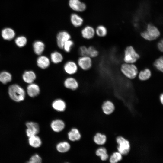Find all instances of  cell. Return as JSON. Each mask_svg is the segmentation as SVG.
Listing matches in <instances>:
<instances>
[{
	"label": "cell",
	"mask_w": 163,
	"mask_h": 163,
	"mask_svg": "<svg viewBox=\"0 0 163 163\" xmlns=\"http://www.w3.org/2000/svg\"><path fill=\"white\" fill-rule=\"evenodd\" d=\"M42 159L40 156L37 154H35L30 158L29 163H41Z\"/></svg>",
	"instance_id": "cell-36"
},
{
	"label": "cell",
	"mask_w": 163,
	"mask_h": 163,
	"mask_svg": "<svg viewBox=\"0 0 163 163\" xmlns=\"http://www.w3.org/2000/svg\"><path fill=\"white\" fill-rule=\"evenodd\" d=\"M50 126L53 131L56 132H59L64 129L65 124L62 120L57 119L53 120L51 123Z\"/></svg>",
	"instance_id": "cell-14"
},
{
	"label": "cell",
	"mask_w": 163,
	"mask_h": 163,
	"mask_svg": "<svg viewBox=\"0 0 163 163\" xmlns=\"http://www.w3.org/2000/svg\"><path fill=\"white\" fill-rule=\"evenodd\" d=\"M63 69L65 72L70 75L75 73L78 70V66L77 64L72 61L66 62L64 65Z\"/></svg>",
	"instance_id": "cell-10"
},
{
	"label": "cell",
	"mask_w": 163,
	"mask_h": 163,
	"mask_svg": "<svg viewBox=\"0 0 163 163\" xmlns=\"http://www.w3.org/2000/svg\"><path fill=\"white\" fill-rule=\"evenodd\" d=\"M71 21L72 24L75 27L81 26L83 21L81 17L75 14H73L71 15Z\"/></svg>",
	"instance_id": "cell-28"
},
{
	"label": "cell",
	"mask_w": 163,
	"mask_h": 163,
	"mask_svg": "<svg viewBox=\"0 0 163 163\" xmlns=\"http://www.w3.org/2000/svg\"><path fill=\"white\" fill-rule=\"evenodd\" d=\"M50 58L51 61L55 64L61 63L63 59L62 54L57 51L52 52L50 54Z\"/></svg>",
	"instance_id": "cell-22"
},
{
	"label": "cell",
	"mask_w": 163,
	"mask_h": 163,
	"mask_svg": "<svg viewBox=\"0 0 163 163\" xmlns=\"http://www.w3.org/2000/svg\"><path fill=\"white\" fill-rule=\"evenodd\" d=\"M122 73L130 79L134 78L138 74V69L133 64L125 63L122 64L120 67Z\"/></svg>",
	"instance_id": "cell-3"
},
{
	"label": "cell",
	"mask_w": 163,
	"mask_h": 163,
	"mask_svg": "<svg viewBox=\"0 0 163 163\" xmlns=\"http://www.w3.org/2000/svg\"><path fill=\"white\" fill-rule=\"evenodd\" d=\"M37 64L40 68L45 69L47 68L50 65V60L46 56L40 55L37 60Z\"/></svg>",
	"instance_id": "cell-13"
},
{
	"label": "cell",
	"mask_w": 163,
	"mask_h": 163,
	"mask_svg": "<svg viewBox=\"0 0 163 163\" xmlns=\"http://www.w3.org/2000/svg\"><path fill=\"white\" fill-rule=\"evenodd\" d=\"M96 33L97 36L100 37H104L106 36L107 33V30L104 26L99 25L98 26L96 30Z\"/></svg>",
	"instance_id": "cell-33"
},
{
	"label": "cell",
	"mask_w": 163,
	"mask_h": 163,
	"mask_svg": "<svg viewBox=\"0 0 163 163\" xmlns=\"http://www.w3.org/2000/svg\"><path fill=\"white\" fill-rule=\"evenodd\" d=\"M22 78L25 82L30 84L33 83L36 78V75L32 71H27L23 73Z\"/></svg>",
	"instance_id": "cell-19"
},
{
	"label": "cell",
	"mask_w": 163,
	"mask_h": 163,
	"mask_svg": "<svg viewBox=\"0 0 163 163\" xmlns=\"http://www.w3.org/2000/svg\"><path fill=\"white\" fill-rule=\"evenodd\" d=\"M103 112L106 115L111 114L115 110V106L113 103L109 100L105 101L102 105Z\"/></svg>",
	"instance_id": "cell-15"
},
{
	"label": "cell",
	"mask_w": 163,
	"mask_h": 163,
	"mask_svg": "<svg viewBox=\"0 0 163 163\" xmlns=\"http://www.w3.org/2000/svg\"><path fill=\"white\" fill-rule=\"evenodd\" d=\"M82 37L87 39H90L93 38L94 36L95 31L92 27L87 26L84 27L82 31Z\"/></svg>",
	"instance_id": "cell-20"
},
{
	"label": "cell",
	"mask_w": 163,
	"mask_h": 163,
	"mask_svg": "<svg viewBox=\"0 0 163 163\" xmlns=\"http://www.w3.org/2000/svg\"><path fill=\"white\" fill-rule=\"evenodd\" d=\"M68 138L72 141L79 140L81 138V134L78 129L73 128L68 133Z\"/></svg>",
	"instance_id": "cell-21"
},
{
	"label": "cell",
	"mask_w": 163,
	"mask_h": 163,
	"mask_svg": "<svg viewBox=\"0 0 163 163\" xmlns=\"http://www.w3.org/2000/svg\"><path fill=\"white\" fill-rule=\"evenodd\" d=\"M33 46L34 53L38 56L41 55L45 50V44L40 40L35 41L33 44Z\"/></svg>",
	"instance_id": "cell-18"
},
{
	"label": "cell",
	"mask_w": 163,
	"mask_h": 163,
	"mask_svg": "<svg viewBox=\"0 0 163 163\" xmlns=\"http://www.w3.org/2000/svg\"><path fill=\"white\" fill-rule=\"evenodd\" d=\"M52 106L54 109L58 112L64 111L66 107L65 102L60 99H58L53 101Z\"/></svg>",
	"instance_id": "cell-16"
},
{
	"label": "cell",
	"mask_w": 163,
	"mask_h": 163,
	"mask_svg": "<svg viewBox=\"0 0 163 163\" xmlns=\"http://www.w3.org/2000/svg\"><path fill=\"white\" fill-rule=\"evenodd\" d=\"M139 58V55L132 46H128L125 49L123 60L125 63L133 64Z\"/></svg>",
	"instance_id": "cell-4"
},
{
	"label": "cell",
	"mask_w": 163,
	"mask_h": 163,
	"mask_svg": "<svg viewBox=\"0 0 163 163\" xmlns=\"http://www.w3.org/2000/svg\"><path fill=\"white\" fill-rule=\"evenodd\" d=\"M122 155L118 152H113L110 156L109 161L110 163H116L122 158Z\"/></svg>",
	"instance_id": "cell-31"
},
{
	"label": "cell",
	"mask_w": 163,
	"mask_h": 163,
	"mask_svg": "<svg viewBox=\"0 0 163 163\" xmlns=\"http://www.w3.org/2000/svg\"><path fill=\"white\" fill-rule=\"evenodd\" d=\"M27 129L26 133L28 137L37 135L39 132V126L37 123L33 122H27L26 123Z\"/></svg>",
	"instance_id": "cell-7"
},
{
	"label": "cell",
	"mask_w": 163,
	"mask_h": 163,
	"mask_svg": "<svg viewBox=\"0 0 163 163\" xmlns=\"http://www.w3.org/2000/svg\"><path fill=\"white\" fill-rule=\"evenodd\" d=\"M160 35V32L158 29L151 24H148L146 30L141 33V35L143 38L149 41L156 40Z\"/></svg>",
	"instance_id": "cell-2"
},
{
	"label": "cell",
	"mask_w": 163,
	"mask_h": 163,
	"mask_svg": "<svg viewBox=\"0 0 163 163\" xmlns=\"http://www.w3.org/2000/svg\"><path fill=\"white\" fill-rule=\"evenodd\" d=\"M98 51L93 46H90L87 47V56L91 58H94L98 55Z\"/></svg>",
	"instance_id": "cell-34"
},
{
	"label": "cell",
	"mask_w": 163,
	"mask_h": 163,
	"mask_svg": "<svg viewBox=\"0 0 163 163\" xmlns=\"http://www.w3.org/2000/svg\"><path fill=\"white\" fill-rule=\"evenodd\" d=\"M12 76L10 73L6 71L2 72L0 73V81L4 84H6L11 82Z\"/></svg>",
	"instance_id": "cell-29"
},
{
	"label": "cell",
	"mask_w": 163,
	"mask_h": 163,
	"mask_svg": "<svg viewBox=\"0 0 163 163\" xmlns=\"http://www.w3.org/2000/svg\"><path fill=\"white\" fill-rule=\"evenodd\" d=\"M157 47L159 51L163 52V39H161L158 43Z\"/></svg>",
	"instance_id": "cell-38"
},
{
	"label": "cell",
	"mask_w": 163,
	"mask_h": 163,
	"mask_svg": "<svg viewBox=\"0 0 163 163\" xmlns=\"http://www.w3.org/2000/svg\"><path fill=\"white\" fill-rule=\"evenodd\" d=\"M74 42L70 39L66 41L64 44L63 49L67 53H69L71 51L73 46Z\"/></svg>",
	"instance_id": "cell-35"
},
{
	"label": "cell",
	"mask_w": 163,
	"mask_h": 163,
	"mask_svg": "<svg viewBox=\"0 0 163 163\" xmlns=\"http://www.w3.org/2000/svg\"><path fill=\"white\" fill-rule=\"evenodd\" d=\"M27 39L24 36H20L17 37L15 40L16 45L19 47L24 46L27 43Z\"/></svg>",
	"instance_id": "cell-32"
},
{
	"label": "cell",
	"mask_w": 163,
	"mask_h": 163,
	"mask_svg": "<svg viewBox=\"0 0 163 163\" xmlns=\"http://www.w3.org/2000/svg\"><path fill=\"white\" fill-rule=\"evenodd\" d=\"M91 58L88 56H81L78 60V66L84 70L90 69L92 66Z\"/></svg>",
	"instance_id": "cell-6"
},
{
	"label": "cell",
	"mask_w": 163,
	"mask_h": 163,
	"mask_svg": "<svg viewBox=\"0 0 163 163\" xmlns=\"http://www.w3.org/2000/svg\"><path fill=\"white\" fill-rule=\"evenodd\" d=\"M70 148V145L67 142L63 141L59 142L56 145L57 151L62 153L66 152L69 151Z\"/></svg>",
	"instance_id": "cell-25"
},
{
	"label": "cell",
	"mask_w": 163,
	"mask_h": 163,
	"mask_svg": "<svg viewBox=\"0 0 163 163\" xmlns=\"http://www.w3.org/2000/svg\"><path fill=\"white\" fill-rule=\"evenodd\" d=\"M70 34L66 31H62L59 32L56 36V42L58 46L60 49H62L65 43L70 39Z\"/></svg>",
	"instance_id": "cell-8"
},
{
	"label": "cell",
	"mask_w": 163,
	"mask_h": 163,
	"mask_svg": "<svg viewBox=\"0 0 163 163\" xmlns=\"http://www.w3.org/2000/svg\"><path fill=\"white\" fill-rule=\"evenodd\" d=\"M153 65L156 69L163 73V56L156 59L153 63Z\"/></svg>",
	"instance_id": "cell-30"
},
{
	"label": "cell",
	"mask_w": 163,
	"mask_h": 163,
	"mask_svg": "<svg viewBox=\"0 0 163 163\" xmlns=\"http://www.w3.org/2000/svg\"><path fill=\"white\" fill-rule=\"evenodd\" d=\"M64 85L67 89L72 90H75L78 88L79 84L75 78L69 77L65 79L64 82Z\"/></svg>",
	"instance_id": "cell-11"
},
{
	"label": "cell",
	"mask_w": 163,
	"mask_h": 163,
	"mask_svg": "<svg viewBox=\"0 0 163 163\" xmlns=\"http://www.w3.org/2000/svg\"><path fill=\"white\" fill-rule=\"evenodd\" d=\"M27 94L30 97H34L39 94L40 88L38 85L32 83L30 84L27 86Z\"/></svg>",
	"instance_id": "cell-12"
},
{
	"label": "cell",
	"mask_w": 163,
	"mask_h": 163,
	"mask_svg": "<svg viewBox=\"0 0 163 163\" xmlns=\"http://www.w3.org/2000/svg\"><path fill=\"white\" fill-rule=\"evenodd\" d=\"M95 154L97 156L99 157L102 161H106L108 158L109 155L107 150L103 147L97 149L95 152Z\"/></svg>",
	"instance_id": "cell-27"
},
{
	"label": "cell",
	"mask_w": 163,
	"mask_h": 163,
	"mask_svg": "<svg viewBox=\"0 0 163 163\" xmlns=\"http://www.w3.org/2000/svg\"><path fill=\"white\" fill-rule=\"evenodd\" d=\"M29 138V143L31 146L35 148H38L41 146L42 141L39 137L35 135Z\"/></svg>",
	"instance_id": "cell-23"
},
{
	"label": "cell",
	"mask_w": 163,
	"mask_h": 163,
	"mask_svg": "<svg viewBox=\"0 0 163 163\" xmlns=\"http://www.w3.org/2000/svg\"><path fill=\"white\" fill-rule=\"evenodd\" d=\"M159 99L161 103L163 105V93L160 95Z\"/></svg>",
	"instance_id": "cell-39"
},
{
	"label": "cell",
	"mask_w": 163,
	"mask_h": 163,
	"mask_svg": "<svg viewBox=\"0 0 163 163\" xmlns=\"http://www.w3.org/2000/svg\"><path fill=\"white\" fill-rule=\"evenodd\" d=\"M116 141L118 144L117 147L118 152L122 155H125L128 154L130 149L129 142L122 136H118L116 138Z\"/></svg>",
	"instance_id": "cell-5"
},
{
	"label": "cell",
	"mask_w": 163,
	"mask_h": 163,
	"mask_svg": "<svg viewBox=\"0 0 163 163\" xmlns=\"http://www.w3.org/2000/svg\"><path fill=\"white\" fill-rule=\"evenodd\" d=\"M8 93L11 98L16 102L24 100L25 96L24 90L17 84H13L9 86Z\"/></svg>",
	"instance_id": "cell-1"
},
{
	"label": "cell",
	"mask_w": 163,
	"mask_h": 163,
	"mask_svg": "<svg viewBox=\"0 0 163 163\" xmlns=\"http://www.w3.org/2000/svg\"><path fill=\"white\" fill-rule=\"evenodd\" d=\"M15 35L14 30L11 28L7 27L3 29L1 32L3 38L6 40H10L14 38Z\"/></svg>",
	"instance_id": "cell-17"
},
{
	"label": "cell",
	"mask_w": 163,
	"mask_h": 163,
	"mask_svg": "<svg viewBox=\"0 0 163 163\" xmlns=\"http://www.w3.org/2000/svg\"><path fill=\"white\" fill-rule=\"evenodd\" d=\"M93 140L95 143L97 145H102L106 143L107 137L104 134L98 133L94 135Z\"/></svg>",
	"instance_id": "cell-26"
},
{
	"label": "cell",
	"mask_w": 163,
	"mask_h": 163,
	"mask_svg": "<svg viewBox=\"0 0 163 163\" xmlns=\"http://www.w3.org/2000/svg\"><path fill=\"white\" fill-rule=\"evenodd\" d=\"M87 47L85 46H81L79 49V53L81 56H87Z\"/></svg>",
	"instance_id": "cell-37"
},
{
	"label": "cell",
	"mask_w": 163,
	"mask_h": 163,
	"mask_svg": "<svg viewBox=\"0 0 163 163\" xmlns=\"http://www.w3.org/2000/svg\"><path fill=\"white\" fill-rule=\"evenodd\" d=\"M152 76V72L149 68H145L142 70L138 74L139 79L142 81H145L149 79Z\"/></svg>",
	"instance_id": "cell-24"
},
{
	"label": "cell",
	"mask_w": 163,
	"mask_h": 163,
	"mask_svg": "<svg viewBox=\"0 0 163 163\" xmlns=\"http://www.w3.org/2000/svg\"><path fill=\"white\" fill-rule=\"evenodd\" d=\"M69 4L70 8L75 11L82 12L86 9L85 4L79 0H69Z\"/></svg>",
	"instance_id": "cell-9"
}]
</instances>
